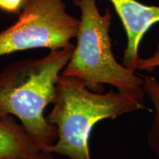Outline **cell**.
<instances>
[{"label": "cell", "mask_w": 159, "mask_h": 159, "mask_svg": "<svg viewBox=\"0 0 159 159\" xmlns=\"http://www.w3.org/2000/svg\"><path fill=\"white\" fill-rule=\"evenodd\" d=\"M142 89L96 92L78 79L60 75L53 108L46 117L57 128L56 142L47 152L70 159H91L89 138L97 122L148 110Z\"/></svg>", "instance_id": "6da1fadb"}, {"label": "cell", "mask_w": 159, "mask_h": 159, "mask_svg": "<svg viewBox=\"0 0 159 159\" xmlns=\"http://www.w3.org/2000/svg\"><path fill=\"white\" fill-rule=\"evenodd\" d=\"M75 45L50 50L41 58L24 59L0 71V115L19 119L41 152L56 142L57 128L43 116L52 103L59 75L71 58Z\"/></svg>", "instance_id": "7a4b0ae2"}, {"label": "cell", "mask_w": 159, "mask_h": 159, "mask_svg": "<svg viewBox=\"0 0 159 159\" xmlns=\"http://www.w3.org/2000/svg\"><path fill=\"white\" fill-rule=\"evenodd\" d=\"M73 2L81 14L77 45L61 75L78 79L96 92L102 91L105 84L118 90L142 89L143 77L119 63L113 53L109 34L111 10L106 8L101 14L97 0H73Z\"/></svg>", "instance_id": "3957f363"}, {"label": "cell", "mask_w": 159, "mask_h": 159, "mask_svg": "<svg viewBox=\"0 0 159 159\" xmlns=\"http://www.w3.org/2000/svg\"><path fill=\"white\" fill-rule=\"evenodd\" d=\"M16 21L0 32V56L27 49L50 50L74 46L80 19L69 14L63 0H26Z\"/></svg>", "instance_id": "277c9868"}, {"label": "cell", "mask_w": 159, "mask_h": 159, "mask_svg": "<svg viewBox=\"0 0 159 159\" xmlns=\"http://www.w3.org/2000/svg\"><path fill=\"white\" fill-rule=\"evenodd\" d=\"M120 19L127 35L122 64L136 71L140 64L139 46L152 26L159 22V6L147 5L137 0H109Z\"/></svg>", "instance_id": "5b68a950"}, {"label": "cell", "mask_w": 159, "mask_h": 159, "mask_svg": "<svg viewBox=\"0 0 159 159\" xmlns=\"http://www.w3.org/2000/svg\"><path fill=\"white\" fill-rule=\"evenodd\" d=\"M40 152L22 125L0 115V159H25Z\"/></svg>", "instance_id": "8992f818"}, {"label": "cell", "mask_w": 159, "mask_h": 159, "mask_svg": "<svg viewBox=\"0 0 159 159\" xmlns=\"http://www.w3.org/2000/svg\"><path fill=\"white\" fill-rule=\"evenodd\" d=\"M143 79L142 89L152 103L154 112L147 140L149 148L159 158V80L151 76H144Z\"/></svg>", "instance_id": "52a82bcc"}, {"label": "cell", "mask_w": 159, "mask_h": 159, "mask_svg": "<svg viewBox=\"0 0 159 159\" xmlns=\"http://www.w3.org/2000/svg\"><path fill=\"white\" fill-rule=\"evenodd\" d=\"M158 67H159V44L151 56L142 59L138 69L140 71L152 72Z\"/></svg>", "instance_id": "ba28073f"}, {"label": "cell", "mask_w": 159, "mask_h": 159, "mask_svg": "<svg viewBox=\"0 0 159 159\" xmlns=\"http://www.w3.org/2000/svg\"><path fill=\"white\" fill-rule=\"evenodd\" d=\"M26 0H0V11L19 14Z\"/></svg>", "instance_id": "9c48e42d"}, {"label": "cell", "mask_w": 159, "mask_h": 159, "mask_svg": "<svg viewBox=\"0 0 159 159\" xmlns=\"http://www.w3.org/2000/svg\"><path fill=\"white\" fill-rule=\"evenodd\" d=\"M25 159H55L53 157L52 153H49V152H40L39 153L33 155L29 158Z\"/></svg>", "instance_id": "30bf717a"}]
</instances>
